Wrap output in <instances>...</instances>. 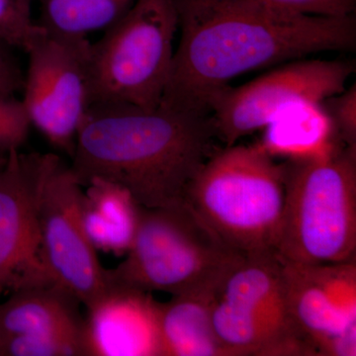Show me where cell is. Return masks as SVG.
I'll list each match as a JSON object with an SVG mask.
<instances>
[{
  "mask_svg": "<svg viewBox=\"0 0 356 356\" xmlns=\"http://www.w3.org/2000/svg\"><path fill=\"white\" fill-rule=\"evenodd\" d=\"M180 30L161 106L210 116L232 79L327 51L353 50V15L288 13L252 0H175Z\"/></svg>",
  "mask_w": 356,
  "mask_h": 356,
  "instance_id": "1",
  "label": "cell"
},
{
  "mask_svg": "<svg viewBox=\"0 0 356 356\" xmlns=\"http://www.w3.org/2000/svg\"><path fill=\"white\" fill-rule=\"evenodd\" d=\"M210 116L159 106H89L72 154L81 186L103 178L125 187L143 207L185 203L191 180L213 154Z\"/></svg>",
  "mask_w": 356,
  "mask_h": 356,
  "instance_id": "2",
  "label": "cell"
},
{
  "mask_svg": "<svg viewBox=\"0 0 356 356\" xmlns=\"http://www.w3.org/2000/svg\"><path fill=\"white\" fill-rule=\"evenodd\" d=\"M284 196L282 163L259 144H235L213 152L184 200L227 245L248 255L274 250Z\"/></svg>",
  "mask_w": 356,
  "mask_h": 356,
  "instance_id": "3",
  "label": "cell"
},
{
  "mask_svg": "<svg viewBox=\"0 0 356 356\" xmlns=\"http://www.w3.org/2000/svg\"><path fill=\"white\" fill-rule=\"evenodd\" d=\"M284 206L276 254L299 264L356 259V146L283 161Z\"/></svg>",
  "mask_w": 356,
  "mask_h": 356,
  "instance_id": "4",
  "label": "cell"
},
{
  "mask_svg": "<svg viewBox=\"0 0 356 356\" xmlns=\"http://www.w3.org/2000/svg\"><path fill=\"white\" fill-rule=\"evenodd\" d=\"M127 257L106 269L108 284L172 295L219 286L245 255L227 245L186 203L140 206Z\"/></svg>",
  "mask_w": 356,
  "mask_h": 356,
  "instance_id": "5",
  "label": "cell"
},
{
  "mask_svg": "<svg viewBox=\"0 0 356 356\" xmlns=\"http://www.w3.org/2000/svg\"><path fill=\"white\" fill-rule=\"evenodd\" d=\"M104 31L90 44L89 106L158 108L175 55L178 31L175 0H135Z\"/></svg>",
  "mask_w": 356,
  "mask_h": 356,
  "instance_id": "6",
  "label": "cell"
},
{
  "mask_svg": "<svg viewBox=\"0 0 356 356\" xmlns=\"http://www.w3.org/2000/svg\"><path fill=\"white\" fill-rule=\"evenodd\" d=\"M227 356H315L288 315L275 250L248 254L222 281L212 310Z\"/></svg>",
  "mask_w": 356,
  "mask_h": 356,
  "instance_id": "7",
  "label": "cell"
},
{
  "mask_svg": "<svg viewBox=\"0 0 356 356\" xmlns=\"http://www.w3.org/2000/svg\"><path fill=\"white\" fill-rule=\"evenodd\" d=\"M90 44L88 37L43 28L26 51L28 65L21 90L26 113L51 146L69 156L89 108Z\"/></svg>",
  "mask_w": 356,
  "mask_h": 356,
  "instance_id": "8",
  "label": "cell"
},
{
  "mask_svg": "<svg viewBox=\"0 0 356 356\" xmlns=\"http://www.w3.org/2000/svg\"><path fill=\"white\" fill-rule=\"evenodd\" d=\"M355 65L348 60H300L240 88H229L212 103L211 122L226 146L262 130L280 110L298 100L323 102L346 89Z\"/></svg>",
  "mask_w": 356,
  "mask_h": 356,
  "instance_id": "9",
  "label": "cell"
},
{
  "mask_svg": "<svg viewBox=\"0 0 356 356\" xmlns=\"http://www.w3.org/2000/svg\"><path fill=\"white\" fill-rule=\"evenodd\" d=\"M81 185L62 159L48 178L40 211V270L86 309L108 289L106 269L81 216Z\"/></svg>",
  "mask_w": 356,
  "mask_h": 356,
  "instance_id": "10",
  "label": "cell"
},
{
  "mask_svg": "<svg viewBox=\"0 0 356 356\" xmlns=\"http://www.w3.org/2000/svg\"><path fill=\"white\" fill-rule=\"evenodd\" d=\"M281 262L288 315L315 355L355 356L356 259Z\"/></svg>",
  "mask_w": 356,
  "mask_h": 356,
  "instance_id": "11",
  "label": "cell"
},
{
  "mask_svg": "<svg viewBox=\"0 0 356 356\" xmlns=\"http://www.w3.org/2000/svg\"><path fill=\"white\" fill-rule=\"evenodd\" d=\"M55 154L10 149L0 168V296L40 266V211Z\"/></svg>",
  "mask_w": 356,
  "mask_h": 356,
  "instance_id": "12",
  "label": "cell"
},
{
  "mask_svg": "<svg viewBox=\"0 0 356 356\" xmlns=\"http://www.w3.org/2000/svg\"><path fill=\"white\" fill-rule=\"evenodd\" d=\"M159 305L149 293L109 284L84 318L86 355L161 356Z\"/></svg>",
  "mask_w": 356,
  "mask_h": 356,
  "instance_id": "13",
  "label": "cell"
},
{
  "mask_svg": "<svg viewBox=\"0 0 356 356\" xmlns=\"http://www.w3.org/2000/svg\"><path fill=\"white\" fill-rule=\"evenodd\" d=\"M79 301L70 292L33 274L13 288V294L0 304V334L4 339L15 336H49L83 331L84 318Z\"/></svg>",
  "mask_w": 356,
  "mask_h": 356,
  "instance_id": "14",
  "label": "cell"
},
{
  "mask_svg": "<svg viewBox=\"0 0 356 356\" xmlns=\"http://www.w3.org/2000/svg\"><path fill=\"white\" fill-rule=\"evenodd\" d=\"M259 146L273 159L327 158L343 147L323 102L298 100L280 110L262 129Z\"/></svg>",
  "mask_w": 356,
  "mask_h": 356,
  "instance_id": "15",
  "label": "cell"
},
{
  "mask_svg": "<svg viewBox=\"0 0 356 356\" xmlns=\"http://www.w3.org/2000/svg\"><path fill=\"white\" fill-rule=\"evenodd\" d=\"M220 285L173 295L159 303L161 356H227L212 324Z\"/></svg>",
  "mask_w": 356,
  "mask_h": 356,
  "instance_id": "16",
  "label": "cell"
},
{
  "mask_svg": "<svg viewBox=\"0 0 356 356\" xmlns=\"http://www.w3.org/2000/svg\"><path fill=\"white\" fill-rule=\"evenodd\" d=\"M81 197V216L96 250L127 254L139 226L140 205L121 185L92 178Z\"/></svg>",
  "mask_w": 356,
  "mask_h": 356,
  "instance_id": "17",
  "label": "cell"
},
{
  "mask_svg": "<svg viewBox=\"0 0 356 356\" xmlns=\"http://www.w3.org/2000/svg\"><path fill=\"white\" fill-rule=\"evenodd\" d=\"M39 6L37 23L47 31L88 37L121 18L135 0H35Z\"/></svg>",
  "mask_w": 356,
  "mask_h": 356,
  "instance_id": "18",
  "label": "cell"
},
{
  "mask_svg": "<svg viewBox=\"0 0 356 356\" xmlns=\"http://www.w3.org/2000/svg\"><path fill=\"white\" fill-rule=\"evenodd\" d=\"M81 355H88L83 330L49 336L11 337L4 339L2 346V356Z\"/></svg>",
  "mask_w": 356,
  "mask_h": 356,
  "instance_id": "19",
  "label": "cell"
},
{
  "mask_svg": "<svg viewBox=\"0 0 356 356\" xmlns=\"http://www.w3.org/2000/svg\"><path fill=\"white\" fill-rule=\"evenodd\" d=\"M34 2L0 0V40L25 53L43 32V28L33 18Z\"/></svg>",
  "mask_w": 356,
  "mask_h": 356,
  "instance_id": "20",
  "label": "cell"
},
{
  "mask_svg": "<svg viewBox=\"0 0 356 356\" xmlns=\"http://www.w3.org/2000/svg\"><path fill=\"white\" fill-rule=\"evenodd\" d=\"M31 127L21 99L16 95H0V154L20 149Z\"/></svg>",
  "mask_w": 356,
  "mask_h": 356,
  "instance_id": "21",
  "label": "cell"
},
{
  "mask_svg": "<svg viewBox=\"0 0 356 356\" xmlns=\"http://www.w3.org/2000/svg\"><path fill=\"white\" fill-rule=\"evenodd\" d=\"M339 138L346 146H356V88L344 89L323 102Z\"/></svg>",
  "mask_w": 356,
  "mask_h": 356,
  "instance_id": "22",
  "label": "cell"
},
{
  "mask_svg": "<svg viewBox=\"0 0 356 356\" xmlns=\"http://www.w3.org/2000/svg\"><path fill=\"white\" fill-rule=\"evenodd\" d=\"M264 6L307 15H353L356 0H252Z\"/></svg>",
  "mask_w": 356,
  "mask_h": 356,
  "instance_id": "23",
  "label": "cell"
},
{
  "mask_svg": "<svg viewBox=\"0 0 356 356\" xmlns=\"http://www.w3.org/2000/svg\"><path fill=\"white\" fill-rule=\"evenodd\" d=\"M15 51L0 40V95H17L22 90L24 70Z\"/></svg>",
  "mask_w": 356,
  "mask_h": 356,
  "instance_id": "24",
  "label": "cell"
},
{
  "mask_svg": "<svg viewBox=\"0 0 356 356\" xmlns=\"http://www.w3.org/2000/svg\"><path fill=\"white\" fill-rule=\"evenodd\" d=\"M0 356H2V337L0 334Z\"/></svg>",
  "mask_w": 356,
  "mask_h": 356,
  "instance_id": "25",
  "label": "cell"
},
{
  "mask_svg": "<svg viewBox=\"0 0 356 356\" xmlns=\"http://www.w3.org/2000/svg\"><path fill=\"white\" fill-rule=\"evenodd\" d=\"M6 154H3V156H0V168H1L2 163H3L4 156H6Z\"/></svg>",
  "mask_w": 356,
  "mask_h": 356,
  "instance_id": "26",
  "label": "cell"
},
{
  "mask_svg": "<svg viewBox=\"0 0 356 356\" xmlns=\"http://www.w3.org/2000/svg\"><path fill=\"white\" fill-rule=\"evenodd\" d=\"M3 154H0V156H3Z\"/></svg>",
  "mask_w": 356,
  "mask_h": 356,
  "instance_id": "27",
  "label": "cell"
}]
</instances>
